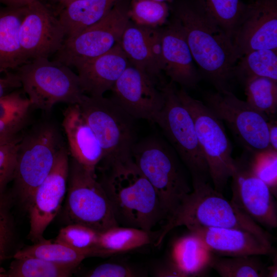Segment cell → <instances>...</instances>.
<instances>
[{
    "mask_svg": "<svg viewBox=\"0 0 277 277\" xmlns=\"http://www.w3.org/2000/svg\"><path fill=\"white\" fill-rule=\"evenodd\" d=\"M69 151L63 146L58 152L49 174L35 190L27 210L28 238L34 243L43 239L47 227L58 214L67 192Z\"/></svg>",
    "mask_w": 277,
    "mask_h": 277,
    "instance_id": "cell-14",
    "label": "cell"
},
{
    "mask_svg": "<svg viewBox=\"0 0 277 277\" xmlns=\"http://www.w3.org/2000/svg\"><path fill=\"white\" fill-rule=\"evenodd\" d=\"M13 194L0 190V261L7 259L14 240V224L11 213Z\"/></svg>",
    "mask_w": 277,
    "mask_h": 277,
    "instance_id": "cell-37",
    "label": "cell"
},
{
    "mask_svg": "<svg viewBox=\"0 0 277 277\" xmlns=\"http://www.w3.org/2000/svg\"><path fill=\"white\" fill-rule=\"evenodd\" d=\"M249 165L254 173L277 195V151L271 148L259 151L245 150Z\"/></svg>",
    "mask_w": 277,
    "mask_h": 277,
    "instance_id": "cell-36",
    "label": "cell"
},
{
    "mask_svg": "<svg viewBox=\"0 0 277 277\" xmlns=\"http://www.w3.org/2000/svg\"><path fill=\"white\" fill-rule=\"evenodd\" d=\"M268 125L269 144L271 149L277 151V123L274 119H269Z\"/></svg>",
    "mask_w": 277,
    "mask_h": 277,
    "instance_id": "cell-42",
    "label": "cell"
},
{
    "mask_svg": "<svg viewBox=\"0 0 277 277\" xmlns=\"http://www.w3.org/2000/svg\"><path fill=\"white\" fill-rule=\"evenodd\" d=\"M120 0H72L57 14L66 39L76 35L105 16Z\"/></svg>",
    "mask_w": 277,
    "mask_h": 277,
    "instance_id": "cell-24",
    "label": "cell"
},
{
    "mask_svg": "<svg viewBox=\"0 0 277 277\" xmlns=\"http://www.w3.org/2000/svg\"><path fill=\"white\" fill-rule=\"evenodd\" d=\"M193 190L159 230L155 243L159 246L166 235L178 226L238 228L249 231L272 245L271 235L245 214L208 182H192Z\"/></svg>",
    "mask_w": 277,
    "mask_h": 277,
    "instance_id": "cell-3",
    "label": "cell"
},
{
    "mask_svg": "<svg viewBox=\"0 0 277 277\" xmlns=\"http://www.w3.org/2000/svg\"><path fill=\"white\" fill-rule=\"evenodd\" d=\"M63 214L67 224L83 225L99 232L118 226L96 172L87 169L72 157Z\"/></svg>",
    "mask_w": 277,
    "mask_h": 277,
    "instance_id": "cell-8",
    "label": "cell"
},
{
    "mask_svg": "<svg viewBox=\"0 0 277 277\" xmlns=\"http://www.w3.org/2000/svg\"><path fill=\"white\" fill-rule=\"evenodd\" d=\"M159 231L116 226L99 233L94 256H103L127 252L155 242Z\"/></svg>",
    "mask_w": 277,
    "mask_h": 277,
    "instance_id": "cell-26",
    "label": "cell"
},
{
    "mask_svg": "<svg viewBox=\"0 0 277 277\" xmlns=\"http://www.w3.org/2000/svg\"><path fill=\"white\" fill-rule=\"evenodd\" d=\"M14 259L2 277H68L77 268L34 257Z\"/></svg>",
    "mask_w": 277,
    "mask_h": 277,
    "instance_id": "cell-30",
    "label": "cell"
},
{
    "mask_svg": "<svg viewBox=\"0 0 277 277\" xmlns=\"http://www.w3.org/2000/svg\"><path fill=\"white\" fill-rule=\"evenodd\" d=\"M231 202L255 222L268 228L277 227V206L269 187L251 169L245 152L234 159Z\"/></svg>",
    "mask_w": 277,
    "mask_h": 277,
    "instance_id": "cell-13",
    "label": "cell"
},
{
    "mask_svg": "<svg viewBox=\"0 0 277 277\" xmlns=\"http://www.w3.org/2000/svg\"><path fill=\"white\" fill-rule=\"evenodd\" d=\"M203 100L205 105L226 124L245 150L259 152L270 148L269 119L246 101L230 91L205 92Z\"/></svg>",
    "mask_w": 277,
    "mask_h": 277,
    "instance_id": "cell-12",
    "label": "cell"
},
{
    "mask_svg": "<svg viewBox=\"0 0 277 277\" xmlns=\"http://www.w3.org/2000/svg\"><path fill=\"white\" fill-rule=\"evenodd\" d=\"M20 137L18 134L0 133V147Z\"/></svg>",
    "mask_w": 277,
    "mask_h": 277,
    "instance_id": "cell-46",
    "label": "cell"
},
{
    "mask_svg": "<svg viewBox=\"0 0 277 277\" xmlns=\"http://www.w3.org/2000/svg\"><path fill=\"white\" fill-rule=\"evenodd\" d=\"M97 167L118 226L150 231L165 220L156 192L132 157Z\"/></svg>",
    "mask_w": 277,
    "mask_h": 277,
    "instance_id": "cell-2",
    "label": "cell"
},
{
    "mask_svg": "<svg viewBox=\"0 0 277 277\" xmlns=\"http://www.w3.org/2000/svg\"><path fill=\"white\" fill-rule=\"evenodd\" d=\"M111 91L110 98L134 119L153 122L164 104L155 80L130 64Z\"/></svg>",
    "mask_w": 277,
    "mask_h": 277,
    "instance_id": "cell-16",
    "label": "cell"
},
{
    "mask_svg": "<svg viewBox=\"0 0 277 277\" xmlns=\"http://www.w3.org/2000/svg\"><path fill=\"white\" fill-rule=\"evenodd\" d=\"M62 127L71 157L87 169L95 172L103 159V150L78 104L68 105L63 113Z\"/></svg>",
    "mask_w": 277,
    "mask_h": 277,
    "instance_id": "cell-22",
    "label": "cell"
},
{
    "mask_svg": "<svg viewBox=\"0 0 277 277\" xmlns=\"http://www.w3.org/2000/svg\"><path fill=\"white\" fill-rule=\"evenodd\" d=\"M21 87V84L16 73L6 72L0 74V97Z\"/></svg>",
    "mask_w": 277,
    "mask_h": 277,
    "instance_id": "cell-40",
    "label": "cell"
},
{
    "mask_svg": "<svg viewBox=\"0 0 277 277\" xmlns=\"http://www.w3.org/2000/svg\"><path fill=\"white\" fill-rule=\"evenodd\" d=\"M34 257L53 263L77 267L86 256L63 244L45 239L16 251L13 258Z\"/></svg>",
    "mask_w": 277,
    "mask_h": 277,
    "instance_id": "cell-29",
    "label": "cell"
},
{
    "mask_svg": "<svg viewBox=\"0 0 277 277\" xmlns=\"http://www.w3.org/2000/svg\"><path fill=\"white\" fill-rule=\"evenodd\" d=\"M233 44L240 58L260 49H277V0L245 4Z\"/></svg>",
    "mask_w": 277,
    "mask_h": 277,
    "instance_id": "cell-17",
    "label": "cell"
},
{
    "mask_svg": "<svg viewBox=\"0 0 277 277\" xmlns=\"http://www.w3.org/2000/svg\"><path fill=\"white\" fill-rule=\"evenodd\" d=\"M256 255L222 256L213 254L210 267L222 277H266V267Z\"/></svg>",
    "mask_w": 277,
    "mask_h": 277,
    "instance_id": "cell-31",
    "label": "cell"
},
{
    "mask_svg": "<svg viewBox=\"0 0 277 277\" xmlns=\"http://www.w3.org/2000/svg\"><path fill=\"white\" fill-rule=\"evenodd\" d=\"M179 22L202 78L217 91H232L233 68L240 57L232 41L209 11L205 0H173Z\"/></svg>",
    "mask_w": 277,
    "mask_h": 277,
    "instance_id": "cell-1",
    "label": "cell"
},
{
    "mask_svg": "<svg viewBox=\"0 0 277 277\" xmlns=\"http://www.w3.org/2000/svg\"><path fill=\"white\" fill-rule=\"evenodd\" d=\"M131 157L156 192L167 221L192 191L181 160L169 143L155 136L135 142Z\"/></svg>",
    "mask_w": 277,
    "mask_h": 277,
    "instance_id": "cell-4",
    "label": "cell"
},
{
    "mask_svg": "<svg viewBox=\"0 0 277 277\" xmlns=\"http://www.w3.org/2000/svg\"><path fill=\"white\" fill-rule=\"evenodd\" d=\"M176 91L193 119L213 187L222 192L231 178L234 161L224 124L203 102L191 96L185 89H176Z\"/></svg>",
    "mask_w": 277,
    "mask_h": 277,
    "instance_id": "cell-10",
    "label": "cell"
},
{
    "mask_svg": "<svg viewBox=\"0 0 277 277\" xmlns=\"http://www.w3.org/2000/svg\"><path fill=\"white\" fill-rule=\"evenodd\" d=\"M35 0H0V3L11 7H23L28 6Z\"/></svg>",
    "mask_w": 277,
    "mask_h": 277,
    "instance_id": "cell-44",
    "label": "cell"
},
{
    "mask_svg": "<svg viewBox=\"0 0 277 277\" xmlns=\"http://www.w3.org/2000/svg\"><path fill=\"white\" fill-rule=\"evenodd\" d=\"M161 89L164 104L153 122L160 128L189 171L192 182H208V167L198 141L193 119L180 100L175 84L170 81Z\"/></svg>",
    "mask_w": 277,
    "mask_h": 277,
    "instance_id": "cell-7",
    "label": "cell"
},
{
    "mask_svg": "<svg viewBox=\"0 0 277 277\" xmlns=\"http://www.w3.org/2000/svg\"><path fill=\"white\" fill-rule=\"evenodd\" d=\"M32 108L21 92L13 91L0 97V133L18 134L26 125Z\"/></svg>",
    "mask_w": 277,
    "mask_h": 277,
    "instance_id": "cell-28",
    "label": "cell"
},
{
    "mask_svg": "<svg viewBox=\"0 0 277 277\" xmlns=\"http://www.w3.org/2000/svg\"><path fill=\"white\" fill-rule=\"evenodd\" d=\"M154 275L159 277H183L180 272L169 261L155 269Z\"/></svg>",
    "mask_w": 277,
    "mask_h": 277,
    "instance_id": "cell-41",
    "label": "cell"
},
{
    "mask_svg": "<svg viewBox=\"0 0 277 277\" xmlns=\"http://www.w3.org/2000/svg\"><path fill=\"white\" fill-rule=\"evenodd\" d=\"M153 1H158V2H165V3H170L173 0H153Z\"/></svg>",
    "mask_w": 277,
    "mask_h": 277,
    "instance_id": "cell-47",
    "label": "cell"
},
{
    "mask_svg": "<svg viewBox=\"0 0 277 277\" xmlns=\"http://www.w3.org/2000/svg\"><path fill=\"white\" fill-rule=\"evenodd\" d=\"M16 69L21 87L34 108L48 112L57 103L79 104L85 94L77 74L57 61L37 58Z\"/></svg>",
    "mask_w": 277,
    "mask_h": 277,
    "instance_id": "cell-6",
    "label": "cell"
},
{
    "mask_svg": "<svg viewBox=\"0 0 277 277\" xmlns=\"http://www.w3.org/2000/svg\"><path fill=\"white\" fill-rule=\"evenodd\" d=\"M252 1H253V0H252Z\"/></svg>",
    "mask_w": 277,
    "mask_h": 277,
    "instance_id": "cell-49",
    "label": "cell"
},
{
    "mask_svg": "<svg viewBox=\"0 0 277 277\" xmlns=\"http://www.w3.org/2000/svg\"><path fill=\"white\" fill-rule=\"evenodd\" d=\"M213 254L200 238L189 231L173 243L169 261L183 277L195 276L210 268Z\"/></svg>",
    "mask_w": 277,
    "mask_h": 277,
    "instance_id": "cell-25",
    "label": "cell"
},
{
    "mask_svg": "<svg viewBox=\"0 0 277 277\" xmlns=\"http://www.w3.org/2000/svg\"><path fill=\"white\" fill-rule=\"evenodd\" d=\"M243 85L246 101L269 119L274 117L277 111V82L257 77L248 80Z\"/></svg>",
    "mask_w": 277,
    "mask_h": 277,
    "instance_id": "cell-32",
    "label": "cell"
},
{
    "mask_svg": "<svg viewBox=\"0 0 277 277\" xmlns=\"http://www.w3.org/2000/svg\"><path fill=\"white\" fill-rule=\"evenodd\" d=\"M27 9V6L0 8V74L26 62L20 45L19 31Z\"/></svg>",
    "mask_w": 277,
    "mask_h": 277,
    "instance_id": "cell-23",
    "label": "cell"
},
{
    "mask_svg": "<svg viewBox=\"0 0 277 277\" xmlns=\"http://www.w3.org/2000/svg\"><path fill=\"white\" fill-rule=\"evenodd\" d=\"M142 273L134 268L117 263H106L89 271L88 277H134L142 276Z\"/></svg>",
    "mask_w": 277,
    "mask_h": 277,
    "instance_id": "cell-39",
    "label": "cell"
},
{
    "mask_svg": "<svg viewBox=\"0 0 277 277\" xmlns=\"http://www.w3.org/2000/svg\"><path fill=\"white\" fill-rule=\"evenodd\" d=\"M170 14L167 3L153 0H131L129 2L130 20L137 25L159 28L167 23Z\"/></svg>",
    "mask_w": 277,
    "mask_h": 277,
    "instance_id": "cell-33",
    "label": "cell"
},
{
    "mask_svg": "<svg viewBox=\"0 0 277 277\" xmlns=\"http://www.w3.org/2000/svg\"><path fill=\"white\" fill-rule=\"evenodd\" d=\"M129 62L119 43L106 53L76 67L84 93L103 96L111 91Z\"/></svg>",
    "mask_w": 277,
    "mask_h": 277,
    "instance_id": "cell-21",
    "label": "cell"
},
{
    "mask_svg": "<svg viewBox=\"0 0 277 277\" xmlns=\"http://www.w3.org/2000/svg\"><path fill=\"white\" fill-rule=\"evenodd\" d=\"M233 73L234 79L243 84L257 77L277 82V49H260L246 53L236 62Z\"/></svg>",
    "mask_w": 277,
    "mask_h": 277,
    "instance_id": "cell-27",
    "label": "cell"
},
{
    "mask_svg": "<svg viewBox=\"0 0 277 277\" xmlns=\"http://www.w3.org/2000/svg\"><path fill=\"white\" fill-rule=\"evenodd\" d=\"M21 136L0 147V190L6 189L7 184L13 180Z\"/></svg>",
    "mask_w": 277,
    "mask_h": 277,
    "instance_id": "cell-38",
    "label": "cell"
},
{
    "mask_svg": "<svg viewBox=\"0 0 277 277\" xmlns=\"http://www.w3.org/2000/svg\"><path fill=\"white\" fill-rule=\"evenodd\" d=\"M1 261H0V264H1ZM5 271V270L0 266V277H2V275L3 273Z\"/></svg>",
    "mask_w": 277,
    "mask_h": 277,
    "instance_id": "cell-48",
    "label": "cell"
},
{
    "mask_svg": "<svg viewBox=\"0 0 277 277\" xmlns=\"http://www.w3.org/2000/svg\"><path fill=\"white\" fill-rule=\"evenodd\" d=\"M129 64L155 80L162 72L160 28L129 21L119 42Z\"/></svg>",
    "mask_w": 277,
    "mask_h": 277,
    "instance_id": "cell-20",
    "label": "cell"
},
{
    "mask_svg": "<svg viewBox=\"0 0 277 277\" xmlns=\"http://www.w3.org/2000/svg\"><path fill=\"white\" fill-rule=\"evenodd\" d=\"M129 2L120 0L100 21L74 37L65 39L54 60L76 68L111 50L119 43L130 21Z\"/></svg>",
    "mask_w": 277,
    "mask_h": 277,
    "instance_id": "cell-11",
    "label": "cell"
},
{
    "mask_svg": "<svg viewBox=\"0 0 277 277\" xmlns=\"http://www.w3.org/2000/svg\"><path fill=\"white\" fill-rule=\"evenodd\" d=\"M99 233L83 225L69 224L60 230L54 242L79 252L87 258L94 256Z\"/></svg>",
    "mask_w": 277,
    "mask_h": 277,
    "instance_id": "cell-34",
    "label": "cell"
},
{
    "mask_svg": "<svg viewBox=\"0 0 277 277\" xmlns=\"http://www.w3.org/2000/svg\"><path fill=\"white\" fill-rule=\"evenodd\" d=\"M205 2L212 15L232 41L245 4L241 0H205Z\"/></svg>",
    "mask_w": 277,
    "mask_h": 277,
    "instance_id": "cell-35",
    "label": "cell"
},
{
    "mask_svg": "<svg viewBox=\"0 0 277 277\" xmlns=\"http://www.w3.org/2000/svg\"><path fill=\"white\" fill-rule=\"evenodd\" d=\"M19 31V39L26 62L37 58H49L62 47L66 39L57 16L40 0L28 6Z\"/></svg>",
    "mask_w": 277,
    "mask_h": 277,
    "instance_id": "cell-15",
    "label": "cell"
},
{
    "mask_svg": "<svg viewBox=\"0 0 277 277\" xmlns=\"http://www.w3.org/2000/svg\"><path fill=\"white\" fill-rule=\"evenodd\" d=\"M277 276V258L276 254H274L272 263L266 267V277Z\"/></svg>",
    "mask_w": 277,
    "mask_h": 277,
    "instance_id": "cell-45",
    "label": "cell"
},
{
    "mask_svg": "<svg viewBox=\"0 0 277 277\" xmlns=\"http://www.w3.org/2000/svg\"><path fill=\"white\" fill-rule=\"evenodd\" d=\"M64 146L60 131L51 122L34 126L21 136L13 181V196L27 209L32 196L51 170Z\"/></svg>",
    "mask_w": 277,
    "mask_h": 277,
    "instance_id": "cell-5",
    "label": "cell"
},
{
    "mask_svg": "<svg viewBox=\"0 0 277 277\" xmlns=\"http://www.w3.org/2000/svg\"><path fill=\"white\" fill-rule=\"evenodd\" d=\"M51 9V7L58 13L72 0H40Z\"/></svg>",
    "mask_w": 277,
    "mask_h": 277,
    "instance_id": "cell-43",
    "label": "cell"
},
{
    "mask_svg": "<svg viewBox=\"0 0 277 277\" xmlns=\"http://www.w3.org/2000/svg\"><path fill=\"white\" fill-rule=\"evenodd\" d=\"M160 30L162 72L182 88H195L202 77L179 22L171 16Z\"/></svg>",
    "mask_w": 277,
    "mask_h": 277,
    "instance_id": "cell-18",
    "label": "cell"
},
{
    "mask_svg": "<svg viewBox=\"0 0 277 277\" xmlns=\"http://www.w3.org/2000/svg\"><path fill=\"white\" fill-rule=\"evenodd\" d=\"M187 229L200 238L213 254L219 256L271 255L274 253L272 245L246 230L202 226Z\"/></svg>",
    "mask_w": 277,
    "mask_h": 277,
    "instance_id": "cell-19",
    "label": "cell"
},
{
    "mask_svg": "<svg viewBox=\"0 0 277 277\" xmlns=\"http://www.w3.org/2000/svg\"><path fill=\"white\" fill-rule=\"evenodd\" d=\"M78 104L103 149L104 157L99 164L131 157L135 143L134 119L110 98L104 96L85 94Z\"/></svg>",
    "mask_w": 277,
    "mask_h": 277,
    "instance_id": "cell-9",
    "label": "cell"
}]
</instances>
